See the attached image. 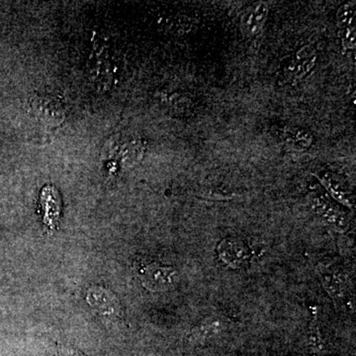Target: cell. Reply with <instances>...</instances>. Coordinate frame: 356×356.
Here are the masks:
<instances>
[{"label": "cell", "instance_id": "obj_1", "mask_svg": "<svg viewBox=\"0 0 356 356\" xmlns=\"http://www.w3.org/2000/svg\"><path fill=\"white\" fill-rule=\"evenodd\" d=\"M317 58V51L313 46L307 44L302 47L285 63L283 69L285 79L289 83H299L314 70Z\"/></svg>", "mask_w": 356, "mask_h": 356}, {"label": "cell", "instance_id": "obj_12", "mask_svg": "<svg viewBox=\"0 0 356 356\" xmlns=\"http://www.w3.org/2000/svg\"><path fill=\"white\" fill-rule=\"evenodd\" d=\"M311 310L312 318L310 327H309V343H310L312 351L318 353L323 350V341L320 330H318L317 307H311Z\"/></svg>", "mask_w": 356, "mask_h": 356}, {"label": "cell", "instance_id": "obj_7", "mask_svg": "<svg viewBox=\"0 0 356 356\" xmlns=\"http://www.w3.org/2000/svg\"><path fill=\"white\" fill-rule=\"evenodd\" d=\"M60 102L50 97L37 98V102L33 105V109L36 111V116L40 120L46 121L49 125L57 126L58 122L65 118L64 109Z\"/></svg>", "mask_w": 356, "mask_h": 356}, {"label": "cell", "instance_id": "obj_9", "mask_svg": "<svg viewBox=\"0 0 356 356\" xmlns=\"http://www.w3.org/2000/svg\"><path fill=\"white\" fill-rule=\"evenodd\" d=\"M285 144L295 151H306L314 143L313 135L308 130L299 127H286L282 132Z\"/></svg>", "mask_w": 356, "mask_h": 356}, {"label": "cell", "instance_id": "obj_6", "mask_svg": "<svg viewBox=\"0 0 356 356\" xmlns=\"http://www.w3.org/2000/svg\"><path fill=\"white\" fill-rule=\"evenodd\" d=\"M316 177L329 192V195L331 197L337 200V202L353 208L355 197H353V194L348 191V187L341 181V178L330 172H318Z\"/></svg>", "mask_w": 356, "mask_h": 356}, {"label": "cell", "instance_id": "obj_3", "mask_svg": "<svg viewBox=\"0 0 356 356\" xmlns=\"http://www.w3.org/2000/svg\"><path fill=\"white\" fill-rule=\"evenodd\" d=\"M143 285L151 291H165L175 284L177 271L172 267L163 266L156 262L143 264L138 267Z\"/></svg>", "mask_w": 356, "mask_h": 356}, {"label": "cell", "instance_id": "obj_2", "mask_svg": "<svg viewBox=\"0 0 356 356\" xmlns=\"http://www.w3.org/2000/svg\"><path fill=\"white\" fill-rule=\"evenodd\" d=\"M310 202L312 208L318 216L336 231L343 233L348 229V220L346 213L337 203L332 202V199L324 191H312Z\"/></svg>", "mask_w": 356, "mask_h": 356}, {"label": "cell", "instance_id": "obj_11", "mask_svg": "<svg viewBox=\"0 0 356 356\" xmlns=\"http://www.w3.org/2000/svg\"><path fill=\"white\" fill-rule=\"evenodd\" d=\"M88 301L102 315H113L115 313V298L106 290L100 288L90 289L88 294Z\"/></svg>", "mask_w": 356, "mask_h": 356}, {"label": "cell", "instance_id": "obj_8", "mask_svg": "<svg viewBox=\"0 0 356 356\" xmlns=\"http://www.w3.org/2000/svg\"><path fill=\"white\" fill-rule=\"evenodd\" d=\"M220 257L233 267L241 266L250 257V252L243 243L233 240H225L218 247Z\"/></svg>", "mask_w": 356, "mask_h": 356}, {"label": "cell", "instance_id": "obj_13", "mask_svg": "<svg viewBox=\"0 0 356 356\" xmlns=\"http://www.w3.org/2000/svg\"><path fill=\"white\" fill-rule=\"evenodd\" d=\"M322 280L325 287L334 299H341L343 295V283L339 275L336 273H325L322 271Z\"/></svg>", "mask_w": 356, "mask_h": 356}, {"label": "cell", "instance_id": "obj_5", "mask_svg": "<svg viewBox=\"0 0 356 356\" xmlns=\"http://www.w3.org/2000/svg\"><path fill=\"white\" fill-rule=\"evenodd\" d=\"M268 6L266 2H257L248 7L241 17V31L247 37H255L266 25Z\"/></svg>", "mask_w": 356, "mask_h": 356}, {"label": "cell", "instance_id": "obj_10", "mask_svg": "<svg viewBox=\"0 0 356 356\" xmlns=\"http://www.w3.org/2000/svg\"><path fill=\"white\" fill-rule=\"evenodd\" d=\"M117 147L115 156H119L121 158L122 163L126 168H131L139 163L140 159L144 154V144L139 140H133L130 142L124 143Z\"/></svg>", "mask_w": 356, "mask_h": 356}, {"label": "cell", "instance_id": "obj_4", "mask_svg": "<svg viewBox=\"0 0 356 356\" xmlns=\"http://www.w3.org/2000/svg\"><path fill=\"white\" fill-rule=\"evenodd\" d=\"M355 2H346L337 13V23L341 35V43L346 50L355 48Z\"/></svg>", "mask_w": 356, "mask_h": 356}, {"label": "cell", "instance_id": "obj_14", "mask_svg": "<svg viewBox=\"0 0 356 356\" xmlns=\"http://www.w3.org/2000/svg\"><path fill=\"white\" fill-rule=\"evenodd\" d=\"M200 196L208 200H229L235 197V194L227 193V192H220L218 191H204L201 192Z\"/></svg>", "mask_w": 356, "mask_h": 356}]
</instances>
